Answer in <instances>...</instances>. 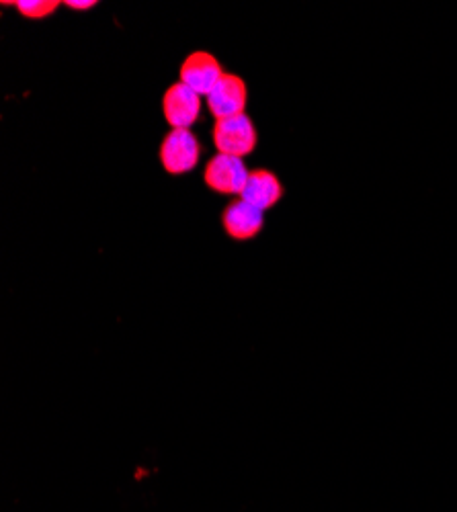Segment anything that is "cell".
Here are the masks:
<instances>
[{"label":"cell","mask_w":457,"mask_h":512,"mask_svg":"<svg viewBox=\"0 0 457 512\" xmlns=\"http://www.w3.org/2000/svg\"><path fill=\"white\" fill-rule=\"evenodd\" d=\"M257 142L259 136L255 130V123L246 113L230 119H220L214 125V146L220 154L244 158L248 154H253Z\"/></svg>","instance_id":"6da1fadb"},{"label":"cell","mask_w":457,"mask_h":512,"mask_svg":"<svg viewBox=\"0 0 457 512\" xmlns=\"http://www.w3.org/2000/svg\"><path fill=\"white\" fill-rule=\"evenodd\" d=\"M248 175H251V170L246 168L242 158L216 154L205 166L203 181L216 193L242 195Z\"/></svg>","instance_id":"7a4b0ae2"},{"label":"cell","mask_w":457,"mask_h":512,"mask_svg":"<svg viewBox=\"0 0 457 512\" xmlns=\"http://www.w3.org/2000/svg\"><path fill=\"white\" fill-rule=\"evenodd\" d=\"M201 156V144L189 130H171L160 146V162L169 175H185Z\"/></svg>","instance_id":"3957f363"},{"label":"cell","mask_w":457,"mask_h":512,"mask_svg":"<svg viewBox=\"0 0 457 512\" xmlns=\"http://www.w3.org/2000/svg\"><path fill=\"white\" fill-rule=\"evenodd\" d=\"M162 111L173 130H189L201 115V97L187 84L177 82L164 93Z\"/></svg>","instance_id":"277c9868"},{"label":"cell","mask_w":457,"mask_h":512,"mask_svg":"<svg viewBox=\"0 0 457 512\" xmlns=\"http://www.w3.org/2000/svg\"><path fill=\"white\" fill-rule=\"evenodd\" d=\"M246 97H248L246 82L240 76L226 72L214 87V91L205 99H207V109H210L216 121H220V119L244 115Z\"/></svg>","instance_id":"5b68a950"},{"label":"cell","mask_w":457,"mask_h":512,"mask_svg":"<svg viewBox=\"0 0 457 512\" xmlns=\"http://www.w3.org/2000/svg\"><path fill=\"white\" fill-rule=\"evenodd\" d=\"M226 72L210 52H193L181 66V82L199 97H207Z\"/></svg>","instance_id":"8992f818"},{"label":"cell","mask_w":457,"mask_h":512,"mask_svg":"<svg viewBox=\"0 0 457 512\" xmlns=\"http://www.w3.org/2000/svg\"><path fill=\"white\" fill-rule=\"evenodd\" d=\"M265 224V211L244 199L232 201L222 213V226L226 234L234 240H251L255 238Z\"/></svg>","instance_id":"52a82bcc"},{"label":"cell","mask_w":457,"mask_h":512,"mask_svg":"<svg viewBox=\"0 0 457 512\" xmlns=\"http://www.w3.org/2000/svg\"><path fill=\"white\" fill-rule=\"evenodd\" d=\"M281 197H283V185L267 168L251 170L246 187L240 195V199L255 205L261 211L271 209L275 203H279Z\"/></svg>","instance_id":"ba28073f"},{"label":"cell","mask_w":457,"mask_h":512,"mask_svg":"<svg viewBox=\"0 0 457 512\" xmlns=\"http://www.w3.org/2000/svg\"><path fill=\"white\" fill-rule=\"evenodd\" d=\"M13 7L27 19H46L58 11L60 3L58 0H17Z\"/></svg>","instance_id":"9c48e42d"},{"label":"cell","mask_w":457,"mask_h":512,"mask_svg":"<svg viewBox=\"0 0 457 512\" xmlns=\"http://www.w3.org/2000/svg\"><path fill=\"white\" fill-rule=\"evenodd\" d=\"M64 5L70 7V9H74V11H89V9H93L97 3H95V0H66Z\"/></svg>","instance_id":"30bf717a"}]
</instances>
